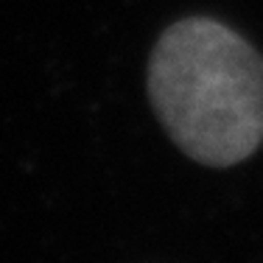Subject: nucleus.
<instances>
[{
    "mask_svg": "<svg viewBox=\"0 0 263 263\" xmlns=\"http://www.w3.org/2000/svg\"><path fill=\"white\" fill-rule=\"evenodd\" d=\"M148 96L171 140L202 165H235L263 140V59L218 20L187 17L160 36Z\"/></svg>",
    "mask_w": 263,
    "mask_h": 263,
    "instance_id": "f257e3e1",
    "label": "nucleus"
}]
</instances>
